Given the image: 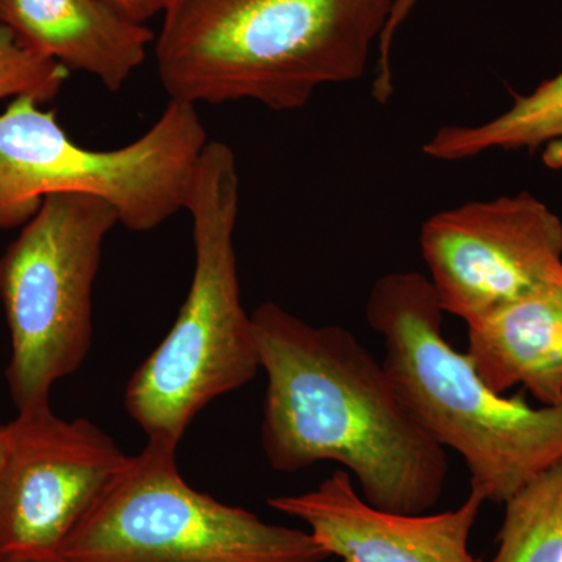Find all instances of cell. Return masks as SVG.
<instances>
[{
    "instance_id": "obj_10",
    "label": "cell",
    "mask_w": 562,
    "mask_h": 562,
    "mask_svg": "<svg viewBox=\"0 0 562 562\" xmlns=\"http://www.w3.org/2000/svg\"><path fill=\"white\" fill-rule=\"evenodd\" d=\"M483 503L471 491L449 512H382L362 498L341 468L312 491L268 501L276 512L305 524L322 549L342 562H484L469 550Z\"/></svg>"
},
{
    "instance_id": "obj_9",
    "label": "cell",
    "mask_w": 562,
    "mask_h": 562,
    "mask_svg": "<svg viewBox=\"0 0 562 562\" xmlns=\"http://www.w3.org/2000/svg\"><path fill=\"white\" fill-rule=\"evenodd\" d=\"M420 250L443 313L471 325L562 271V222L528 192L469 202L425 222Z\"/></svg>"
},
{
    "instance_id": "obj_16",
    "label": "cell",
    "mask_w": 562,
    "mask_h": 562,
    "mask_svg": "<svg viewBox=\"0 0 562 562\" xmlns=\"http://www.w3.org/2000/svg\"><path fill=\"white\" fill-rule=\"evenodd\" d=\"M419 0H392L390 18L384 25L382 36L376 43L375 77L372 81V95L376 102L387 103L394 94V76H392L391 54L397 32L401 31Z\"/></svg>"
},
{
    "instance_id": "obj_5",
    "label": "cell",
    "mask_w": 562,
    "mask_h": 562,
    "mask_svg": "<svg viewBox=\"0 0 562 562\" xmlns=\"http://www.w3.org/2000/svg\"><path fill=\"white\" fill-rule=\"evenodd\" d=\"M35 98L0 114V231L24 227L54 194H90L120 224L150 232L187 210L206 131L195 105L171 101L149 132L114 150L79 146Z\"/></svg>"
},
{
    "instance_id": "obj_15",
    "label": "cell",
    "mask_w": 562,
    "mask_h": 562,
    "mask_svg": "<svg viewBox=\"0 0 562 562\" xmlns=\"http://www.w3.org/2000/svg\"><path fill=\"white\" fill-rule=\"evenodd\" d=\"M68 77L66 66L22 46L13 32L0 24V101L22 95L40 103L54 101Z\"/></svg>"
},
{
    "instance_id": "obj_17",
    "label": "cell",
    "mask_w": 562,
    "mask_h": 562,
    "mask_svg": "<svg viewBox=\"0 0 562 562\" xmlns=\"http://www.w3.org/2000/svg\"><path fill=\"white\" fill-rule=\"evenodd\" d=\"M128 20L146 24L151 18L161 13L165 0H103Z\"/></svg>"
},
{
    "instance_id": "obj_1",
    "label": "cell",
    "mask_w": 562,
    "mask_h": 562,
    "mask_svg": "<svg viewBox=\"0 0 562 562\" xmlns=\"http://www.w3.org/2000/svg\"><path fill=\"white\" fill-rule=\"evenodd\" d=\"M251 316L268 376L261 446L272 469L335 462L382 512L441 501L449 460L403 402L382 361L339 325H312L266 302Z\"/></svg>"
},
{
    "instance_id": "obj_6",
    "label": "cell",
    "mask_w": 562,
    "mask_h": 562,
    "mask_svg": "<svg viewBox=\"0 0 562 562\" xmlns=\"http://www.w3.org/2000/svg\"><path fill=\"white\" fill-rule=\"evenodd\" d=\"M308 530L261 520L184 482L177 447L149 441L92 503L58 562H325Z\"/></svg>"
},
{
    "instance_id": "obj_11",
    "label": "cell",
    "mask_w": 562,
    "mask_h": 562,
    "mask_svg": "<svg viewBox=\"0 0 562 562\" xmlns=\"http://www.w3.org/2000/svg\"><path fill=\"white\" fill-rule=\"evenodd\" d=\"M0 24L22 46L117 91L146 60L154 32L103 0H0Z\"/></svg>"
},
{
    "instance_id": "obj_8",
    "label": "cell",
    "mask_w": 562,
    "mask_h": 562,
    "mask_svg": "<svg viewBox=\"0 0 562 562\" xmlns=\"http://www.w3.org/2000/svg\"><path fill=\"white\" fill-rule=\"evenodd\" d=\"M0 469V558L58 562L70 531L131 457L91 420L50 405L5 424Z\"/></svg>"
},
{
    "instance_id": "obj_7",
    "label": "cell",
    "mask_w": 562,
    "mask_h": 562,
    "mask_svg": "<svg viewBox=\"0 0 562 562\" xmlns=\"http://www.w3.org/2000/svg\"><path fill=\"white\" fill-rule=\"evenodd\" d=\"M116 224L117 211L98 195H47L0 255L11 346L5 379L18 412L50 405L55 384L87 360L92 288Z\"/></svg>"
},
{
    "instance_id": "obj_13",
    "label": "cell",
    "mask_w": 562,
    "mask_h": 562,
    "mask_svg": "<svg viewBox=\"0 0 562 562\" xmlns=\"http://www.w3.org/2000/svg\"><path fill=\"white\" fill-rule=\"evenodd\" d=\"M543 150L550 168H562V72L542 81L494 120L479 125H443L425 143L435 160L460 161L484 151Z\"/></svg>"
},
{
    "instance_id": "obj_19",
    "label": "cell",
    "mask_w": 562,
    "mask_h": 562,
    "mask_svg": "<svg viewBox=\"0 0 562 562\" xmlns=\"http://www.w3.org/2000/svg\"><path fill=\"white\" fill-rule=\"evenodd\" d=\"M0 562H44V561L13 560V558H0Z\"/></svg>"
},
{
    "instance_id": "obj_2",
    "label": "cell",
    "mask_w": 562,
    "mask_h": 562,
    "mask_svg": "<svg viewBox=\"0 0 562 562\" xmlns=\"http://www.w3.org/2000/svg\"><path fill=\"white\" fill-rule=\"evenodd\" d=\"M392 0H165L155 43L171 101L302 109L361 79Z\"/></svg>"
},
{
    "instance_id": "obj_18",
    "label": "cell",
    "mask_w": 562,
    "mask_h": 562,
    "mask_svg": "<svg viewBox=\"0 0 562 562\" xmlns=\"http://www.w3.org/2000/svg\"><path fill=\"white\" fill-rule=\"evenodd\" d=\"M7 431L5 424H0V469H2L3 458H5Z\"/></svg>"
},
{
    "instance_id": "obj_3",
    "label": "cell",
    "mask_w": 562,
    "mask_h": 562,
    "mask_svg": "<svg viewBox=\"0 0 562 562\" xmlns=\"http://www.w3.org/2000/svg\"><path fill=\"white\" fill-rule=\"evenodd\" d=\"M369 327L383 339V366L403 402L443 449L460 454L471 491L505 505L562 460V405H528L487 386L468 353L443 336L430 279L392 272L373 284Z\"/></svg>"
},
{
    "instance_id": "obj_12",
    "label": "cell",
    "mask_w": 562,
    "mask_h": 562,
    "mask_svg": "<svg viewBox=\"0 0 562 562\" xmlns=\"http://www.w3.org/2000/svg\"><path fill=\"white\" fill-rule=\"evenodd\" d=\"M468 330L465 353L487 386H522L543 406L562 405V271Z\"/></svg>"
},
{
    "instance_id": "obj_14",
    "label": "cell",
    "mask_w": 562,
    "mask_h": 562,
    "mask_svg": "<svg viewBox=\"0 0 562 562\" xmlns=\"http://www.w3.org/2000/svg\"><path fill=\"white\" fill-rule=\"evenodd\" d=\"M492 562H562V460L505 502Z\"/></svg>"
},
{
    "instance_id": "obj_4",
    "label": "cell",
    "mask_w": 562,
    "mask_h": 562,
    "mask_svg": "<svg viewBox=\"0 0 562 562\" xmlns=\"http://www.w3.org/2000/svg\"><path fill=\"white\" fill-rule=\"evenodd\" d=\"M187 210L195 251L190 291L171 330L133 373L124 394L125 409L147 439L176 447L203 408L241 390L260 371L233 243L239 173L227 144H206Z\"/></svg>"
}]
</instances>
